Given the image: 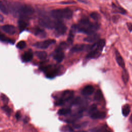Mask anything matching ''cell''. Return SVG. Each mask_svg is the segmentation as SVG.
<instances>
[{
	"mask_svg": "<svg viewBox=\"0 0 132 132\" xmlns=\"http://www.w3.org/2000/svg\"><path fill=\"white\" fill-rule=\"evenodd\" d=\"M77 25V31L89 35L94 34L100 28L97 23H91L87 18L81 19Z\"/></svg>",
	"mask_w": 132,
	"mask_h": 132,
	"instance_id": "cell-1",
	"label": "cell"
},
{
	"mask_svg": "<svg viewBox=\"0 0 132 132\" xmlns=\"http://www.w3.org/2000/svg\"><path fill=\"white\" fill-rule=\"evenodd\" d=\"M51 16L53 18L58 20L63 19H70L73 16V11L70 8L54 9L51 11Z\"/></svg>",
	"mask_w": 132,
	"mask_h": 132,
	"instance_id": "cell-2",
	"label": "cell"
},
{
	"mask_svg": "<svg viewBox=\"0 0 132 132\" xmlns=\"http://www.w3.org/2000/svg\"><path fill=\"white\" fill-rule=\"evenodd\" d=\"M68 47V44L66 42H61L58 47L55 49L53 54V58L57 62H60L64 60L65 54L64 50Z\"/></svg>",
	"mask_w": 132,
	"mask_h": 132,
	"instance_id": "cell-3",
	"label": "cell"
},
{
	"mask_svg": "<svg viewBox=\"0 0 132 132\" xmlns=\"http://www.w3.org/2000/svg\"><path fill=\"white\" fill-rule=\"evenodd\" d=\"M74 92L72 90H66L62 92L60 99L57 101L56 104L57 105H61L65 102L68 101L73 98Z\"/></svg>",
	"mask_w": 132,
	"mask_h": 132,
	"instance_id": "cell-4",
	"label": "cell"
},
{
	"mask_svg": "<svg viewBox=\"0 0 132 132\" xmlns=\"http://www.w3.org/2000/svg\"><path fill=\"white\" fill-rule=\"evenodd\" d=\"M54 28L56 34L58 36H61L65 34L67 30V28L63 22L60 20L55 21Z\"/></svg>",
	"mask_w": 132,
	"mask_h": 132,
	"instance_id": "cell-5",
	"label": "cell"
},
{
	"mask_svg": "<svg viewBox=\"0 0 132 132\" xmlns=\"http://www.w3.org/2000/svg\"><path fill=\"white\" fill-rule=\"evenodd\" d=\"M39 23L40 25L43 27L49 29L54 28V21L47 16H42L39 20Z\"/></svg>",
	"mask_w": 132,
	"mask_h": 132,
	"instance_id": "cell-6",
	"label": "cell"
},
{
	"mask_svg": "<svg viewBox=\"0 0 132 132\" xmlns=\"http://www.w3.org/2000/svg\"><path fill=\"white\" fill-rule=\"evenodd\" d=\"M42 70L44 71L46 74V77L48 78H53L58 73V69L56 68L52 67L51 66H46L44 68H42Z\"/></svg>",
	"mask_w": 132,
	"mask_h": 132,
	"instance_id": "cell-7",
	"label": "cell"
},
{
	"mask_svg": "<svg viewBox=\"0 0 132 132\" xmlns=\"http://www.w3.org/2000/svg\"><path fill=\"white\" fill-rule=\"evenodd\" d=\"M56 41L54 39H48L43 41H39L35 43L34 44V47L40 49H45L49 47L51 44H54Z\"/></svg>",
	"mask_w": 132,
	"mask_h": 132,
	"instance_id": "cell-8",
	"label": "cell"
},
{
	"mask_svg": "<svg viewBox=\"0 0 132 132\" xmlns=\"http://www.w3.org/2000/svg\"><path fill=\"white\" fill-rule=\"evenodd\" d=\"M77 31V25H73L71 26V29L69 32V34L68 36V38L67 39V41L69 44H71L73 42L74 38V36L76 32Z\"/></svg>",
	"mask_w": 132,
	"mask_h": 132,
	"instance_id": "cell-9",
	"label": "cell"
},
{
	"mask_svg": "<svg viewBox=\"0 0 132 132\" xmlns=\"http://www.w3.org/2000/svg\"><path fill=\"white\" fill-rule=\"evenodd\" d=\"M2 30L10 35H14L16 33V28L12 25L6 24L2 26Z\"/></svg>",
	"mask_w": 132,
	"mask_h": 132,
	"instance_id": "cell-10",
	"label": "cell"
},
{
	"mask_svg": "<svg viewBox=\"0 0 132 132\" xmlns=\"http://www.w3.org/2000/svg\"><path fill=\"white\" fill-rule=\"evenodd\" d=\"M100 35L98 34H96V33H94V34H91L87 36V37H86L84 39V40L86 42H90V43H95L97 42L99 39H100Z\"/></svg>",
	"mask_w": 132,
	"mask_h": 132,
	"instance_id": "cell-11",
	"label": "cell"
},
{
	"mask_svg": "<svg viewBox=\"0 0 132 132\" xmlns=\"http://www.w3.org/2000/svg\"><path fill=\"white\" fill-rule=\"evenodd\" d=\"M94 88L92 85H87L85 86L82 90V94L84 95L88 96L94 93Z\"/></svg>",
	"mask_w": 132,
	"mask_h": 132,
	"instance_id": "cell-12",
	"label": "cell"
},
{
	"mask_svg": "<svg viewBox=\"0 0 132 132\" xmlns=\"http://www.w3.org/2000/svg\"><path fill=\"white\" fill-rule=\"evenodd\" d=\"M106 113L104 111H95L90 114V117L94 119H104L106 117Z\"/></svg>",
	"mask_w": 132,
	"mask_h": 132,
	"instance_id": "cell-13",
	"label": "cell"
},
{
	"mask_svg": "<svg viewBox=\"0 0 132 132\" xmlns=\"http://www.w3.org/2000/svg\"><path fill=\"white\" fill-rule=\"evenodd\" d=\"M115 55H116V61L117 62V64L119 65L120 67L122 68L123 69H125V64L124 62V60L122 57V56L120 55L117 50L115 52Z\"/></svg>",
	"mask_w": 132,
	"mask_h": 132,
	"instance_id": "cell-14",
	"label": "cell"
},
{
	"mask_svg": "<svg viewBox=\"0 0 132 132\" xmlns=\"http://www.w3.org/2000/svg\"><path fill=\"white\" fill-rule=\"evenodd\" d=\"M33 57V53L31 50H29L28 51L25 52L22 56V60L25 62H28L32 60Z\"/></svg>",
	"mask_w": 132,
	"mask_h": 132,
	"instance_id": "cell-15",
	"label": "cell"
},
{
	"mask_svg": "<svg viewBox=\"0 0 132 132\" xmlns=\"http://www.w3.org/2000/svg\"><path fill=\"white\" fill-rule=\"evenodd\" d=\"M34 34L40 38H45L46 37V33L43 29L39 28H34Z\"/></svg>",
	"mask_w": 132,
	"mask_h": 132,
	"instance_id": "cell-16",
	"label": "cell"
},
{
	"mask_svg": "<svg viewBox=\"0 0 132 132\" xmlns=\"http://www.w3.org/2000/svg\"><path fill=\"white\" fill-rule=\"evenodd\" d=\"M86 45L84 44H77L73 46L71 49V52L72 53L79 52L86 49Z\"/></svg>",
	"mask_w": 132,
	"mask_h": 132,
	"instance_id": "cell-17",
	"label": "cell"
},
{
	"mask_svg": "<svg viewBox=\"0 0 132 132\" xmlns=\"http://www.w3.org/2000/svg\"><path fill=\"white\" fill-rule=\"evenodd\" d=\"M105 45V40L104 39H101L96 43V46L94 49L96 50L99 52L101 53Z\"/></svg>",
	"mask_w": 132,
	"mask_h": 132,
	"instance_id": "cell-18",
	"label": "cell"
},
{
	"mask_svg": "<svg viewBox=\"0 0 132 132\" xmlns=\"http://www.w3.org/2000/svg\"><path fill=\"white\" fill-rule=\"evenodd\" d=\"M101 55V53L99 52L96 50L94 49L93 50L91 51L89 53L86 55L87 58H97Z\"/></svg>",
	"mask_w": 132,
	"mask_h": 132,
	"instance_id": "cell-19",
	"label": "cell"
},
{
	"mask_svg": "<svg viewBox=\"0 0 132 132\" xmlns=\"http://www.w3.org/2000/svg\"><path fill=\"white\" fill-rule=\"evenodd\" d=\"M18 25L20 30L21 31H22L27 27L28 25V23L27 22V21L25 20V19L24 18H21L19 20Z\"/></svg>",
	"mask_w": 132,
	"mask_h": 132,
	"instance_id": "cell-20",
	"label": "cell"
},
{
	"mask_svg": "<svg viewBox=\"0 0 132 132\" xmlns=\"http://www.w3.org/2000/svg\"><path fill=\"white\" fill-rule=\"evenodd\" d=\"M35 55H36L39 59H41V60H44L47 57V52L45 51H36Z\"/></svg>",
	"mask_w": 132,
	"mask_h": 132,
	"instance_id": "cell-21",
	"label": "cell"
},
{
	"mask_svg": "<svg viewBox=\"0 0 132 132\" xmlns=\"http://www.w3.org/2000/svg\"><path fill=\"white\" fill-rule=\"evenodd\" d=\"M122 78L125 84H126L129 80V74H128L127 71L125 69H124L122 73Z\"/></svg>",
	"mask_w": 132,
	"mask_h": 132,
	"instance_id": "cell-22",
	"label": "cell"
},
{
	"mask_svg": "<svg viewBox=\"0 0 132 132\" xmlns=\"http://www.w3.org/2000/svg\"><path fill=\"white\" fill-rule=\"evenodd\" d=\"M0 40L4 42H7L8 43H10V44H14L15 43L14 40L7 38L4 35L2 34L1 32H0Z\"/></svg>",
	"mask_w": 132,
	"mask_h": 132,
	"instance_id": "cell-23",
	"label": "cell"
},
{
	"mask_svg": "<svg viewBox=\"0 0 132 132\" xmlns=\"http://www.w3.org/2000/svg\"><path fill=\"white\" fill-rule=\"evenodd\" d=\"M71 112V110L70 108H61L58 110V114L60 116H65V115H67L70 114Z\"/></svg>",
	"mask_w": 132,
	"mask_h": 132,
	"instance_id": "cell-24",
	"label": "cell"
},
{
	"mask_svg": "<svg viewBox=\"0 0 132 132\" xmlns=\"http://www.w3.org/2000/svg\"><path fill=\"white\" fill-rule=\"evenodd\" d=\"M131 111L130 106L128 104L125 105L122 108V114L124 117H127L130 114Z\"/></svg>",
	"mask_w": 132,
	"mask_h": 132,
	"instance_id": "cell-25",
	"label": "cell"
},
{
	"mask_svg": "<svg viewBox=\"0 0 132 132\" xmlns=\"http://www.w3.org/2000/svg\"><path fill=\"white\" fill-rule=\"evenodd\" d=\"M0 11L2 12L3 14L7 15L8 14V10L6 7V5L2 2H0Z\"/></svg>",
	"mask_w": 132,
	"mask_h": 132,
	"instance_id": "cell-26",
	"label": "cell"
},
{
	"mask_svg": "<svg viewBox=\"0 0 132 132\" xmlns=\"http://www.w3.org/2000/svg\"><path fill=\"white\" fill-rule=\"evenodd\" d=\"M102 98V92L100 89H99L96 91V92H95L94 96V99L95 101H99L101 100Z\"/></svg>",
	"mask_w": 132,
	"mask_h": 132,
	"instance_id": "cell-27",
	"label": "cell"
},
{
	"mask_svg": "<svg viewBox=\"0 0 132 132\" xmlns=\"http://www.w3.org/2000/svg\"><path fill=\"white\" fill-rule=\"evenodd\" d=\"M2 109L4 110L5 113L7 114V115L10 116L11 113V110L7 105H4V106L2 107Z\"/></svg>",
	"mask_w": 132,
	"mask_h": 132,
	"instance_id": "cell-28",
	"label": "cell"
},
{
	"mask_svg": "<svg viewBox=\"0 0 132 132\" xmlns=\"http://www.w3.org/2000/svg\"><path fill=\"white\" fill-rule=\"evenodd\" d=\"M26 42L24 41H19V42L17 43V44H16V47L17 48L19 49H23L24 48H25L26 47Z\"/></svg>",
	"mask_w": 132,
	"mask_h": 132,
	"instance_id": "cell-29",
	"label": "cell"
},
{
	"mask_svg": "<svg viewBox=\"0 0 132 132\" xmlns=\"http://www.w3.org/2000/svg\"><path fill=\"white\" fill-rule=\"evenodd\" d=\"M90 17L94 19V20H98L100 19L101 16L99 15L98 12H92L91 14L90 15Z\"/></svg>",
	"mask_w": 132,
	"mask_h": 132,
	"instance_id": "cell-30",
	"label": "cell"
},
{
	"mask_svg": "<svg viewBox=\"0 0 132 132\" xmlns=\"http://www.w3.org/2000/svg\"><path fill=\"white\" fill-rule=\"evenodd\" d=\"M1 98L3 102L5 104V105H7L9 102V99L6 96L5 94H1Z\"/></svg>",
	"mask_w": 132,
	"mask_h": 132,
	"instance_id": "cell-31",
	"label": "cell"
},
{
	"mask_svg": "<svg viewBox=\"0 0 132 132\" xmlns=\"http://www.w3.org/2000/svg\"><path fill=\"white\" fill-rule=\"evenodd\" d=\"M115 9H116L117 10V11H118L119 13H121L122 14H125L126 13V11H125L124 9H123V8L120 7H117V6H115Z\"/></svg>",
	"mask_w": 132,
	"mask_h": 132,
	"instance_id": "cell-32",
	"label": "cell"
},
{
	"mask_svg": "<svg viewBox=\"0 0 132 132\" xmlns=\"http://www.w3.org/2000/svg\"><path fill=\"white\" fill-rule=\"evenodd\" d=\"M97 110V105L95 104H93L90 107L89 110V113L90 114H92V113H94L95 111H96Z\"/></svg>",
	"mask_w": 132,
	"mask_h": 132,
	"instance_id": "cell-33",
	"label": "cell"
},
{
	"mask_svg": "<svg viewBox=\"0 0 132 132\" xmlns=\"http://www.w3.org/2000/svg\"><path fill=\"white\" fill-rule=\"evenodd\" d=\"M21 117V113H20L19 111H18V112H16V120H19L20 119Z\"/></svg>",
	"mask_w": 132,
	"mask_h": 132,
	"instance_id": "cell-34",
	"label": "cell"
},
{
	"mask_svg": "<svg viewBox=\"0 0 132 132\" xmlns=\"http://www.w3.org/2000/svg\"><path fill=\"white\" fill-rule=\"evenodd\" d=\"M127 26L130 32H132V23H127Z\"/></svg>",
	"mask_w": 132,
	"mask_h": 132,
	"instance_id": "cell-35",
	"label": "cell"
},
{
	"mask_svg": "<svg viewBox=\"0 0 132 132\" xmlns=\"http://www.w3.org/2000/svg\"><path fill=\"white\" fill-rule=\"evenodd\" d=\"M4 21V18L2 15L0 14V22H2Z\"/></svg>",
	"mask_w": 132,
	"mask_h": 132,
	"instance_id": "cell-36",
	"label": "cell"
},
{
	"mask_svg": "<svg viewBox=\"0 0 132 132\" xmlns=\"http://www.w3.org/2000/svg\"><path fill=\"white\" fill-rule=\"evenodd\" d=\"M75 2H62V3L63 4H73V3H74Z\"/></svg>",
	"mask_w": 132,
	"mask_h": 132,
	"instance_id": "cell-37",
	"label": "cell"
},
{
	"mask_svg": "<svg viewBox=\"0 0 132 132\" xmlns=\"http://www.w3.org/2000/svg\"><path fill=\"white\" fill-rule=\"evenodd\" d=\"M103 132H110V131H108V130H107L106 129H105V130H103Z\"/></svg>",
	"mask_w": 132,
	"mask_h": 132,
	"instance_id": "cell-38",
	"label": "cell"
},
{
	"mask_svg": "<svg viewBox=\"0 0 132 132\" xmlns=\"http://www.w3.org/2000/svg\"><path fill=\"white\" fill-rule=\"evenodd\" d=\"M130 120H131V121H132V115H131V118H130Z\"/></svg>",
	"mask_w": 132,
	"mask_h": 132,
	"instance_id": "cell-39",
	"label": "cell"
},
{
	"mask_svg": "<svg viewBox=\"0 0 132 132\" xmlns=\"http://www.w3.org/2000/svg\"></svg>",
	"mask_w": 132,
	"mask_h": 132,
	"instance_id": "cell-40",
	"label": "cell"
}]
</instances>
